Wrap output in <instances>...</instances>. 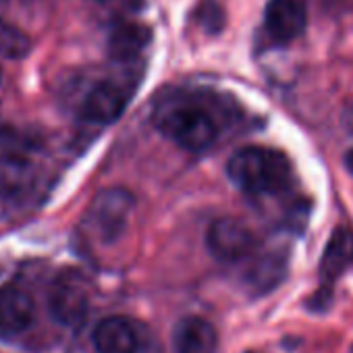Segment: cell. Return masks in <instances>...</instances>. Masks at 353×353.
Segmentation results:
<instances>
[{
    "label": "cell",
    "mask_w": 353,
    "mask_h": 353,
    "mask_svg": "<svg viewBox=\"0 0 353 353\" xmlns=\"http://www.w3.org/2000/svg\"><path fill=\"white\" fill-rule=\"evenodd\" d=\"M200 21L212 34H216V32L223 30V26H225V13L219 7L216 0H204V3L200 5Z\"/></svg>",
    "instance_id": "obj_16"
},
{
    "label": "cell",
    "mask_w": 353,
    "mask_h": 353,
    "mask_svg": "<svg viewBox=\"0 0 353 353\" xmlns=\"http://www.w3.org/2000/svg\"><path fill=\"white\" fill-rule=\"evenodd\" d=\"M345 166H347V170L353 174V150H349V152L345 154Z\"/></svg>",
    "instance_id": "obj_18"
},
{
    "label": "cell",
    "mask_w": 353,
    "mask_h": 353,
    "mask_svg": "<svg viewBox=\"0 0 353 353\" xmlns=\"http://www.w3.org/2000/svg\"><path fill=\"white\" fill-rule=\"evenodd\" d=\"M30 50V40L13 26L0 21V54L9 59L26 57Z\"/></svg>",
    "instance_id": "obj_15"
},
{
    "label": "cell",
    "mask_w": 353,
    "mask_h": 353,
    "mask_svg": "<svg viewBox=\"0 0 353 353\" xmlns=\"http://www.w3.org/2000/svg\"><path fill=\"white\" fill-rule=\"evenodd\" d=\"M158 127L176 145L190 152L208 150L219 135L214 119L204 108L194 104H179L166 108L158 119Z\"/></svg>",
    "instance_id": "obj_2"
},
{
    "label": "cell",
    "mask_w": 353,
    "mask_h": 353,
    "mask_svg": "<svg viewBox=\"0 0 353 353\" xmlns=\"http://www.w3.org/2000/svg\"><path fill=\"white\" fill-rule=\"evenodd\" d=\"M248 353H252V351H248Z\"/></svg>",
    "instance_id": "obj_20"
},
{
    "label": "cell",
    "mask_w": 353,
    "mask_h": 353,
    "mask_svg": "<svg viewBox=\"0 0 353 353\" xmlns=\"http://www.w3.org/2000/svg\"><path fill=\"white\" fill-rule=\"evenodd\" d=\"M210 254L221 262H237L256 250V235L237 219H219L206 235Z\"/></svg>",
    "instance_id": "obj_6"
},
{
    "label": "cell",
    "mask_w": 353,
    "mask_h": 353,
    "mask_svg": "<svg viewBox=\"0 0 353 353\" xmlns=\"http://www.w3.org/2000/svg\"><path fill=\"white\" fill-rule=\"evenodd\" d=\"M133 208L135 198L129 190L108 188L94 198L88 212V223L102 243H112L123 235Z\"/></svg>",
    "instance_id": "obj_3"
},
{
    "label": "cell",
    "mask_w": 353,
    "mask_h": 353,
    "mask_svg": "<svg viewBox=\"0 0 353 353\" xmlns=\"http://www.w3.org/2000/svg\"><path fill=\"white\" fill-rule=\"evenodd\" d=\"M152 32L139 23H125L112 30L108 38V50L117 61H131L135 59L150 42Z\"/></svg>",
    "instance_id": "obj_13"
},
{
    "label": "cell",
    "mask_w": 353,
    "mask_h": 353,
    "mask_svg": "<svg viewBox=\"0 0 353 353\" xmlns=\"http://www.w3.org/2000/svg\"><path fill=\"white\" fill-rule=\"evenodd\" d=\"M227 174L250 196H274L291 183V162L279 150L245 145L231 156Z\"/></svg>",
    "instance_id": "obj_1"
},
{
    "label": "cell",
    "mask_w": 353,
    "mask_h": 353,
    "mask_svg": "<svg viewBox=\"0 0 353 353\" xmlns=\"http://www.w3.org/2000/svg\"><path fill=\"white\" fill-rule=\"evenodd\" d=\"M353 266V231L349 227H336L324 248L318 274L320 289L312 297V310H326L332 297V285L339 276H343Z\"/></svg>",
    "instance_id": "obj_4"
},
{
    "label": "cell",
    "mask_w": 353,
    "mask_h": 353,
    "mask_svg": "<svg viewBox=\"0 0 353 353\" xmlns=\"http://www.w3.org/2000/svg\"><path fill=\"white\" fill-rule=\"evenodd\" d=\"M50 314L63 326H79L88 318L85 281L77 272H63L50 289Z\"/></svg>",
    "instance_id": "obj_5"
},
{
    "label": "cell",
    "mask_w": 353,
    "mask_h": 353,
    "mask_svg": "<svg viewBox=\"0 0 353 353\" xmlns=\"http://www.w3.org/2000/svg\"><path fill=\"white\" fill-rule=\"evenodd\" d=\"M266 32L276 44L297 40L307 26V13L301 0H270L266 7Z\"/></svg>",
    "instance_id": "obj_7"
},
{
    "label": "cell",
    "mask_w": 353,
    "mask_h": 353,
    "mask_svg": "<svg viewBox=\"0 0 353 353\" xmlns=\"http://www.w3.org/2000/svg\"><path fill=\"white\" fill-rule=\"evenodd\" d=\"M125 106H127V94L123 92V88L112 81H102L85 96L81 106V117L90 123L108 125L123 114Z\"/></svg>",
    "instance_id": "obj_9"
},
{
    "label": "cell",
    "mask_w": 353,
    "mask_h": 353,
    "mask_svg": "<svg viewBox=\"0 0 353 353\" xmlns=\"http://www.w3.org/2000/svg\"><path fill=\"white\" fill-rule=\"evenodd\" d=\"M343 123H345V129L353 135V104L345 108V112H343Z\"/></svg>",
    "instance_id": "obj_17"
},
{
    "label": "cell",
    "mask_w": 353,
    "mask_h": 353,
    "mask_svg": "<svg viewBox=\"0 0 353 353\" xmlns=\"http://www.w3.org/2000/svg\"><path fill=\"white\" fill-rule=\"evenodd\" d=\"M94 347L98 353H137V328L125 316H108L94 330Z\"/></svg>",
    "instance_id": "obj_10"
},
{
    "label": "cell",
    "mask_w": 353,
    "mask_h": 353,
    "mask_svg": "<svg viewBox=\"0 0 353 353\" xmlns=\"http://www.w3.org/2000/svg\"><path fill=\"white\" fill-rule=\"evenodd\" d=\"M34 322V301L19 287L0 289V336H17Z\"/></svg>",
    "instance_id": "obj_8"
},
{
    "label": "cell",
    "mask_w": 353,
    "mask_h": 353,
    "mask_svg": "<svg viewBox=\"0 0 353 353\" xmlns=\"http://www.w3.org/2000/svg\"><path fill=\"white\" fill-rule=\"evenodd\" d=\"M176 353H214L219 336L214 326L198 316H188L172 332Z\"/></svg>",
    "instance_id": "obj_12"
},
{
    "label": "cell",
    "mask_w": 353,
    "mask_h": 353,
    "mask_svg": "<svg viewBox=\"0 0 353 353\" xmlns=\"http://www.w3.org/2000/svg\"><path fill=\"white\" fill-rule=\"evenodd\" d=\"M36 185V164L19 154L0 156V198L19 200Z\"/></svg>",
    "instance_id": "obj_11"
},
{
    "label": "cell",
    "mask_w": 353,
    "mask_h": 353,
    "mask_svg": "<svg viewBox=\"0 0 353 353\" xmlns=\"http://www.w3.org/2000/svg\"><path fill=\"white\" fill-rule=\"evenodd\" d=\"M283 274H285V260L281 256H264L254 264V268L248 274V281L254 291L266 293L281 283Z\"/></svg>",
    "instance_id": "obj_14"
},
{
    "label": "cell",
    "mask_w": 353,
    "mask_h": 353,
    "mask_svg": "<svg viewBox=\"0 0 353 353\" xmlns=\"http://www.w3.org/2000/svg\"><path fill=\"white\" fill-rule=\"evenodd\" d=\"M3 3H5V0H0V5H3Z\"/></svg>",
    "instance_id": "obj_19"
}]
</instances>
